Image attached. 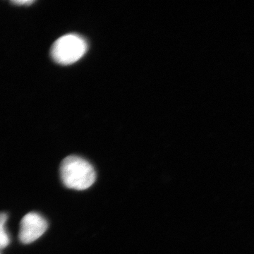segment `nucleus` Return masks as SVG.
I'll return each instance as SVG.
<instances>
[{
  "label": "nucleus",
  "mask_w": 254,
  "mask_h": 254,
  "mask_svg": "<svg viewBox=\"0 0 254 254\" xmlns=\"http://www.w3.org/2000/svg\"><path fill=\"white\" fill-rule=\"evenodd\" d=\"M7 219V214L0 213V250L7 247L10 243L9 236L5 228Z\"/></svg>",
  "instance_id": "4"
},
{
  "label": "nucleus",
  "mask_w": 254,
  "mask_h": 254,
  "mask_svg": "<svg viewBox=\"0 0 254 254\" xmlns=\"http://www.w3.org/2000/svg\"><path fill=\"white\" fill-rule=\"evenodd\" d=\"M12 4L15 5H18V6H29L32 4L34 3V1H32V0H16V1H11Z\"/></svg>",
  "instance_id": "5"
},
{
  "label": "nucleus",
  "mask_w": 254,
  "mask_h": 254,
  "mask_svg": "<svg viewBox=\"0 0 254 254\" xmlns=\"http://www.w3.org/2000/svg\"><path fill=\"white\" fill-rule=\"evenodd\" d=\"M60 177L67 188L83 190L95 183L96 174L89 162L76 155H69L62 162Z\"/></svg>",
  "instance_id": "1"
},
{
  "label": "nucleus",
  "mask_w": 254,
  "mask_h": 254,
  "mask_svg": "<svg viewBox=\"0 0 254 254\" xmlns=\"http://www.w3.org/2000/svg\"><path fill=\"white\" fill-rule=\"evenodd\" d=\"M48 227V222L40 214H26L20 224L19 240L23 244H31L39 239Z\"/></svg>",
  "instance_id": "3"
},
{
  "label": "nucleus",
  "mask_w": 254,
  "mask_h": 254,
  "mask_svg": "<svg viewBox=\"0 0 254 254\" xmlns=\"http://www.w3.org/2000/svg\"><path fill=\"white\" fill-rule=\"evenodd\" d=\"M88 44L86 40L76 34L60 37L53 43L51 56L55 63L63 65L75 63L86 53Z\"/></svg>",
  "instance_id": "2"
}]
</instances>
